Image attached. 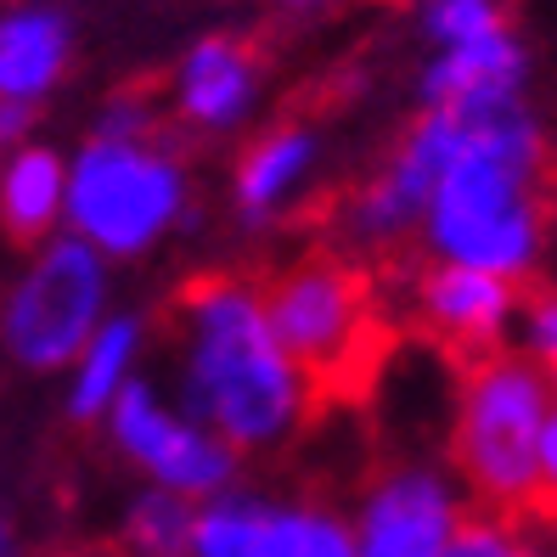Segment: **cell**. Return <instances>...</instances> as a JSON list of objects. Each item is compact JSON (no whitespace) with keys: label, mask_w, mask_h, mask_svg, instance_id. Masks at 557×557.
Wrapping results in <instances>:
<instances>
[{"label":"cell","mask_w":557,"mask_h":557,"mask_svg":"<svg viewBox=\"0 0 557 557\" xmlns=\"http://www.w3.org/2000/svg\"><path fill=\"white\" fill-rule=\"evenodd\" d=\"M462 113V147L434 181L422 209V248L434 265H462L502 282H523L546 248V136L523 96Z\"/></svg>","instance_id":"obj_1"},{"label":"cell","mask_w":557,"mask_h":557,"mask_svg":"<svg viewBox=\"0 0 557 557\" xmlns=\"http://www.w3.org/2000/svg\"><path fill=\"white\" fill-rule=\"evenodd\" d=\"M186 326V400L225 445H271L299 411V377L282 360L265 310L237 276H191L175 293Z\"/></svg>","instance_id":"obj_2"},{"label":"cell","mask_w":557,"mask_h":557,"mask_svg":"<svg viewBox=\"0 0 557 557\" xmlns=\"http://www.w3.org/2000/svg\"><path fill=\"white\" fill-rule=\"evenodd\" d=\"M259 310H265L271 338L310 406L360 400L383 372L388 321L377 305L372 271L355 253L344 248L305 253L299 265L271 276Z\"/></svg>","instance_id":"obj_3"},{"label":"cell","mask_w":557,"mask_h":557,"mask_svg":"<svg viewBox=\"0 0 557 557\" xmlns=\"http://www.w3.org/2000/svg\"><path fill=\"white\" fill-rule=\"evenodd\" d=\"M552 372L530 355H484L462 367L450 456L490 518H523L535 502V450L552 411Z\"/></svg>","instance_id":"obj_4"},{"label":"cell","mask_w":557,"mask_h":557,"mask_svg":"<svg viewBox=\"0 0 557 557\" xmlns=\"http://www.w3.org/2000/svg\"><path fill=\"white\" fill-rule=\"evenodd\" d=\"M181 170L152 141H102L96 136L74 175H69V214L79 225V243L108 253L147 248L163 225L181 214Z\"/></svg>","instance_id":"obj_5"},{"label":"cell","mask_w":557,"mask_h":557,"mask_svg":"<svg viewBox=\"0 0 557 557\" xmlns=\"http://www.w3.org/2000/svg\"><path fill=\"white\" fill-rule=\"evenodd\" d=\"M96 315H102V253L69 237V243H51L35 259V271L12 287L7 315H0V338L23 367L51 372L90 344Z\"/></svg>","instance_id":"obj_6"},{"label":"cell","mask_w":557,"mask_h":557,"mask_svg":"<svg viewBox=\"0 0 557 557\" xmlns=\"http://www.w3.org/2000/svg\"><path fill=\"white\" fill-rule=\"evenodd\" d=\"M411 310L456 367H473L484 355H502V338L518 315V287L462 265H422L411 276Z\"/></svg>","instance_id":"obj_7"},{"label":"cell","mask_w":557,"mask_h":557,"mask_svg":"<svg viewBox=\"0 0 557 557\" xmlns=\"http://www.w3.org/2000/svg\"><path fill=\"white\" fill-rule=\"evenodd\" d=\"M462 518V496L434 468H395L367 496L355 557H445Z\"/></svg>","instance_id":"obj_8"},{"label":"cell","mask_w":557,"mask_h":557,"mask_svg":"<svg viewBox=\"0 0 557 557\" xmlns=\"http://www.w3.org/2000/svg\"><path fill=\"white\" fill-rule=\"evenodd\" d=\"M113 434L152 479L170 484V496H209L232 479V450L170 417L147 383H124L113 395Z\"/></svg>","instance_id":"obj_9"},{"label":"cell","mask_w":557,"mask_h":557,"mask_svg":"<svg viewBox=\"0 0 557 557\" xmlns=\"http://www.w3.org/2000/svg\"><path fill=\"white\" fill-rule=\"evenodd\" d=\"M523 74H530V57H523L518 35L496 28V35H479L468 46H445L422 74V102L429 108L512 102V96H523Z\"/></svg>","instance_id":"obj_10"},{"label":"cell","mask_w":557,"mask_h":557,"mask_svg":"<svg viewBox=\"0 0 557 557\" xmlns=\"http://www.w3.org/2000/svg\"><path fill=\"white\" fill-rule=\"evenodd\" d=\"M259 90V51L237 35H214L191 46L175 79V113L198 129H225L237 124Z\"/></svg>","instance_id":"obj_11"},{"label":"cell","mask_w":557,"mask_h":557,"mask_svg":"<svg viewBox=\"0 0 557 557\" xmlns=\"http://www.w3.org/2000/svg\"><path fill=\"white\" fill-rule=\"evenodd\" d=\"M69 17L23 7L0 17V102H35L69 69Z\"/></svg>","instance_id":"obj_12"},{"label":"cell","mask_w":557,"mask_h":557,"mask_svg":"<svg viewBox=\"0 0 557 557\" xmlns=\"http://www.w3.org/2000/svg\"><path fill=\"white\" fill-rule=\"evenodd\" d=\"M62 198H69V181H62V158L46 147H28L12 158L7 181H0V220L17 243L46 237V225L57 220Z\"/></svg>","instance_id":"obj_13"},{"label":"cell","mask_w":557,"mask_h":557,"mask_svg":"<svg viewBox=\"0 0 557 557\" xmlns=\"http://www.w3.org/2000/svg\"><path fill=\"white\" fill-rule=\"evenodd\" d=\"M315 158V136L310 129H276V136H265L237 170V198H243V214L248 220H265L293 186L305 181Z\"/></svg>","instance_id":"obj_14"},{"label":"cell","mask_w":557,"mask_h":557,"mask_svg":"<svg viewBox=\"0 0 557 557\" xmlns=\"http://www.w3.org/2000/svg\"><path fill=\"white\" fill-rule=\"evenodd\" d=\"M248 557H355V535L333 512H315V507L259 512Z\"/></svg>","instance_id":"obj_15"},{"label":"cell","mask_w":557,"mask_h":557,"mask_svg":"<svg viewBox=\"0 0 557 557\" xmlns=\"http://www.w3.org/2000/svg\"><path fill=\"white\" fill-rule=\"evenodd\" d=\"M136 338H141V326L136 321H108L102 333L90 338L85 349V367H79V383H74V417H96L119 388H124V367H129V355H136Z\"/></svg>","instance_id":"obj_16"},{"label":"cell","mask_w":557,"mask_h":557,"mask_svg":"<svg viewBox=\"0 0 557 557\" xmlns=\"http://www.w3.org/2000/svg\"><path fill=\"white\" fill-rule=\"evenodd\" d=\"M445 557H557L552 546H541V530L518 518H490V512H468L462 530L450 535Z\"/></svg>","instance_id":"obj_17"},{"label":"cell","mask_w":557,"mask_h":557,"mask_svg":"<svg viewBox=\"0 0 557 557\" xmlns=\"http://www.w3.org/2000/svg\"><path fill=\"white\" fill-rule=\"evenodd\" d=\"M129 546L141 557H181L191 546V512L181 496H147L129 507Z\"/></svg>","instance_id":"obj_18"},{"label":"cell","mask_w":557,"mask_h":557,"mask_svg":"<svg viewBox=\"0 0 557 557\" xmlns=\"http://www.w3.org/2000/svg\"><path fill=\"white\" fill-rule=\"evenodd\" d=\"M422 28L445 51V46H468L479 35H496V28H507V17H502V0H429Z\"/></svg>","instance_id":"obj_19"},{"label":"cell","mask_w":557,"mask_h":557,"mask_svg":"<svg viewBox=\"0 0 557 557\" xmlns=\"http://www.w3.org/2000/svg\"><path fill=\"white\" fill-rule=\"evenodd\" d=\"M518 523H530V530H541V535H557V400L546 411L541 450H535V502Z\"/></svg>","instance_id":"obj_20"},{"label":"cell","mask_w":557,"mask_h":557,"mask_svg":"<svg viewBox=\"0 0 557 557\" xmlns=\"http://www.w3.org/2000/svg\"><path fill=\"white\" fill-rule=\"evenodd\" d=\"M523 344H530V360L552 372L557 367V293H535L523 305Z\"/></svg>","instance_id":"obj_21"},{"label":"cell","mask_w":557,"mask_h":557,"mask_svg":"<svg viewBox=\"0 0 557 557\" xmlns=\"http://www.w3.org/2000/svg\"><path fill=\"white\" fill-rule=\"evenodd\" d=\"M28 119H35V108H28V102H0V141H17L23 129H28Z\"/></svg>","instance_id":"obj_22"},{"label":"cell","mask_w":557,"mask_h":557,"mask_svg":"<svg viewBox=\"0 0 557 557\" xmlns=\"http://www.w3.org/2000/svg\"><path fill=\"white\" fill-rule=\"evenodd\" d=\"M282 7H321V0H282Z\"/></svg>","instance_id":"obj_23"},{"label":"cell","mask_w":557,"mask_h":557,"mask_svg":"<svg viewBox=\"0 0 557 557\" xmlns=\"http://www.w3.org/2000/svg\"><path fill=\"white\" fill-rule=\"evenodd\" d=\"M69 557H113V552H69Z\"/></svg>","instance_id":"obj_24"},{"label":"cell","mask_w":557,"mask_h":557,"mask_svg":"<svg viewBox=\"0 0 557 557\" xmlns=\"http://www.w3.org/2000/svg\"><path fill=\"white\" fill-rule=\"evenodd\" d=\"M0 557H7V530H0Z\"/></svg>","instance_id":"obj_25"},{"label":"cell","mask_w":557,"mask_h":557,"mask_svg":"<svg viewBox=\"0 0 557 557\" xmlns=\"http://www.w3.org/2000/svg\"><path fill=\"white\" fill-rule=\"evenodd\" d=\"M552 388H557V367H552Z\"/></svg>","instance_id":"obj_26"}]
</instances>
